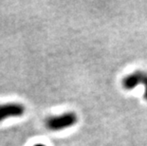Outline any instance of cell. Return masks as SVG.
<instances>
[{
  "mask_svg": "<svg viewBox=\"0 0 147 146\" xmlns=\"http://www.w3.org/2000/svg\"><path fill=\"white\" fill-rule=\"evenodd\" d=\"M77 122V116L73 112L63 113L59 116L49 118L46 122L47 127L51 131H60L73 126Z\"/></svg>",
  "mask_w": 147,
  "mask_h": 146,
  "instance_id": "1",
  "label": "cell"
},
{
  "mask_svg": "<svg viewBox=\"0 0 147 146\" xmlns=\"http://www.w3.org/2000/svg\"><path fill=\"white\" fill-rule=\"evenodd\" d=\"M123 86L127 90H131L135 88L138 85L144 86V98L147 101V72L144 71H136L125 76L123 79Z\"/></svg>",
  "mask_w": 147,
  "mask_h": 146,
  "instance_id": "2",
  "label": "cell"
},
{
  "mask_svg": "<svg viewBox=\"0 0 147 146\" xmlns=\"http://www.w3.org/2000/svg\"><path fill=\"white\" fill-rule=\"evenodd\" d=\"M25 106L17 102H10V104H0V122L8 118L21 117L25 113Z\"/></svg>",
  "mask_w": 147,
  "mask_h": 146,
  "instance_id": "3",
  "label": "cell"
},
{
  "mask_svg": "<svg viewBox=\"0 0 147 146\" xmlns=\"http://www.w3.org/2000/svg\"><path fill=\"white\" fill-rule=\"evenodd\" d=\"M33 146H46L45 144H42V143H37L35 145H33Z\"/></svg>",
  "mask_w": 147,
  "mask_h": 146,
  "instance_id": "4",
  "label": "cell"
}]
</instances>
